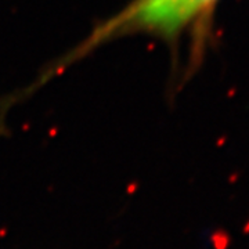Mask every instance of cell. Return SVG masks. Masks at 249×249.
Returning <instances> with one entry per match:
<instances>
[{
  "label": "cell",
  "instance_id": "6da1fadb",
  "mask_svg": "<svg viewBox=\"0 0 249 249\" xmlns=\"http://www.w3.org/2000/svg\"><path fill=\"white\" fill-rule=\"evenodd\" d=\"M193 17V0H136L96 34V37L132 29L170 34Z\"/></svg>",
  "mask_w": 249,
  "mask_h": 249
},
{
  "label": "cell",
  "instance_id": "7a4b0ae2",
  "mask_svg": "<svg viewBox=\"0 0 249 249\" xmlns=\"http://www.w3.org/2000/svg\"><path fill=\"white\" fill-rule=\"evenodd\" d=\"M214 0H193V16L198 14L199 11L206 9Z\"/></svg>",
  "mask_w": 249,
  "mask_h": 249
}]
</instances>
